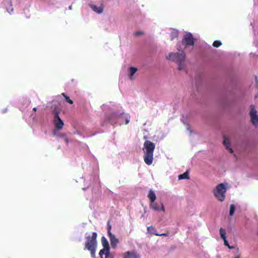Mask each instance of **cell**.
I'll use <instances>...</instances> for the list:
<instances>
[{"label": "cell", "instance_id": "cell-1", "mask_svg": "<svg viewBox=\"0 0 258 258\" xmlns=\"http://www.w3.org/2000/svg\"><path fill=\"white\" fill-rule=\"evenodd\" d=\"M155 149V145L149 141H146L144 144L145 154L144 156L145 163L150 166L152 163L153 159V152Z\"/></svg>", "mask_w": 258, "mask_h": 258}, {"label": "cell", "instance_id": "cell-6", "mask_svg": "<svg viewBox=\"0 0 258 258\" xmlns=\"http://www.w3.org/2000/svg\"><path fill=\"white\" fill-rule=\"evenodd\" d=\"M183 42L184 44L187 45V46H193L194 44V39L192 35L189 33H187L183 37Z\"/></svg>", "mask_w": 258, "mask_h": 258}, {"label": "cell", "instance_id": "cell-9", "mask_svg": "<svg viewBox=\"0 0 258 258\" xmlns=\"http://www.w3.org/2000/svg\"><path fill=\"white\" fill-rule=\"evenodd\" d=\"M220 235L222 239H223L224 243V244H225L226 246L228 247L229 248H231L230 247H229V244H228V241H227L226 236V231L224 230V229H223V228H220Z\"/></svg>", "mask_w": 258, "mask_h": 258}, {"label": "cell", "instance_id": "cell-12", "mask_svg": "<svg viewBox=\"0 0 258 258\" xmlns=\"http://www.w3.org/2000/svg\"><path fill=\"white\" fill-rule=\"evenodd\" d=\"M189 179V171H187L183 175H179V180L183 179Z\"/></svg>", "mask_w": 258, "mask_h": 258}, {"label": "cell", "instance_id": "cell-2", "mask_svg": "<svg viewBox=\"0 0 258 258\" xmlns=\"http://www.w3.org/2000/svg\"><path fill=\"white\" fill-rule=\"evenodd\" d=\"M226 186L225 183H220L213 190L214 196L218 200L223 202L226 198Z\"/></svg>", "mask_w": 258, "mask_h": 258}, {"label": "cell", "instance_id": "cell-7", "mask_svg": "<svg viewBox=\"0 0 258 258\" xmlns=\"http://www.w3.org/2000/svg\"><path fill=\"white\" fill-rule=\"evenodd\" d=\"M169 59L172 61H175V59L176 60L175 61L176 62H182L183 60V54L181 53H177V54H173V53H171L169 54Z\"/></svg>", "mask_w": 258, "mask_h": 258}, {"label": "cell", "instance_id": "cell-5", "mask_svg": "<svg viewBox=\"0 0 258 258\" xmlns=\"http://www.w3.org/2000/svg\"><path fill=\"white\" fill-rule=\"evenodd\" d=\"M101 241H102V246L103 247V250H102L100 252H101L100 256L102 257V255H106V257H108L110 255V247L109 244L108 243L106 239L104 237H102Z\"/></svg>", "mask_w": 258, "mask_h": 258}, {"label": "cell", "instance_id": "cell-13", "mask_svg": "<svg viewBox=\"0 0 258 258\" xmlns=\"http://www.w3.org/2000/svg\"><path fill=\"white\" fill-rule=\"evenodd\" d=\"M235 205H231L230 207V211H229V214H230V215H233V214L235 213Z\"/></svg>", "mask_w": 258, "mask_h": 258}, {"label": "cell", "instance_id": "cell-14", "mask_svg": "<svg viewBox=\"0 0 258 258\" xmlns=\"http://www.w3.org/2000/svg\"><path fill=\"white\" fill-rule=\"evenodd\" d=\"M213 45V46H214V47L218 48V47H219V46L221 45V43L220 41H214Z\"/></svg>", "mask_w": 258, "mask_h": 258}, {"label": "cell", "instance_id": "cell-8", "mask_svg": "<svg viewBox=\"0 0 258 258\" xmlns=\"http://www.w3.org/2000/svg\"><path fill=\"white\" fill-rule=\"evenodd\" d=\"M223 144L224 146L226 147V148L227 149V150L229 151V152L230 153H233V150L231 148V144L230 142V141L229 139L227 138V137H224V141H223Z\"/></svg>", "mask_w": 258, "mask_h": 258}, {"label": "cell", "instance_id": "cell-3", "mask_svg": "<svg viewBox=\"0 0 258 258\" xmlns=\"http://www.w3.org/2000/svg\"><path fill=\"white\" fill-rule=\"evenodd\" d=\"M97 234L94 233L91 237H89L86 244L87 248L90 250L92 254L95 255V250L97 248Z\"/></svg>", "mask_w": 258, "mask_h": 258}, {"label": "cell", "instance_id": "cell-4", "mask_svg": "<svg viewBox=\"0 0 258 258\" xmlns=\"http://www.w3.org/2000/svg\"><path fill=\"white\" fill-rule=\"evenodd\" d=\"M250 121L252 125L256 127H258V112L254 105L251 106L250 110Z\"/></svg>", "mask_w": 258, "mask_h": 258}, {"label": "cell", "instance_id": "cell-11", "mask_svg": "<svg viewBox=\"0 0 258 258\" xmlns=\"http://www.w3.org/2000/svg\"><path fill=\"white\" fill-rule=\"evenodd\" d=\"M148 198L151 202H154L156 200V197L155 194L152 190H150L148 194Z\"/></svg>", "mask_w": 258, "mask_h": 258}, {"label": "cell", "instance_id": "cell-10", "mask_svg": "<svg viewBox=\"0 0 258 258\" xmlns=\"http://www.w3.org/2000/svg\"><path fill=\"white\" fill-rule=\"evenodd\" d=\"M109 235H110V241H111L112 246L114 248H115L116 246H117V245L118 244V243H119V241H118V239L116 238V237L115 235H112L111 232H110Z\"/></svg>", "mask_w": 258, "mask_h": 258}, {"label": "cell", "instance_id": "cell-15", "mask_svg": "<svg viewBox=\"0 0 258 258\" xmlns=\"http://www.w3.org/2000/svg\"><path fill=\"white\" fill-rule=\"evenodd\" d=\"M131 70L130 71V75L131 76L133 75H134V74L135 73V72H136V70L137 69L134 68V70H132V68H131Z\"/></svg>", "mask_w": 258, "mask_h": 258}]
</instances>
